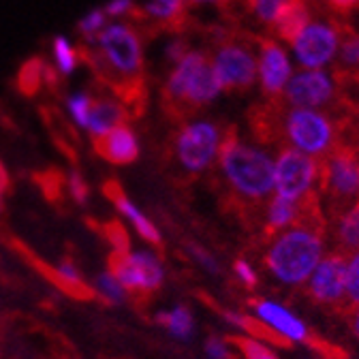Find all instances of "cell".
Returning <instances> with one entry per match:
<instances>
[{"mask_svg":"<svg viewBox=\"0 0 359 359\" xmlns=\"http://www.w3.org/2000/svg\"><path fill=\"white\" fill-rule=\"evenodd\" d=\"M325 257L323 231L317 222L299 220L291 229L276 233L265 250L267 272L287 287L306 285Z\"/></svg>","mask_w":359,"mask_h":359,"instance_id":"1","label":"cell"},{"mask_svg":"<svg viewBox=\"0 0 359 359\" xmlns=\"http://www.w3.org/2000/svg\"><path fill=\"white\" fill-rule=\"evenodd\" d=\"M218 167L224 182L244 201H263L274 195V158L259 146L236 137L224 142Z\"/></svg>","mask_w":359,"mask_h":359,"instance_id":"2","label":"cell"},{"mask_svg":"<svg viewBox=\"0 0 359 359\" xmlns=\"http://www.w3.org/2000/svg\"><path fill=\"white\" fill-rule=\"evenodd\" d=\"M88 48L90 58L105 77L137 86L144 73V45L140 32L128 22H109Z\"/></svg>","mask_w":359,"mask_h":359,"instance_id":"3","label":"cell"},{"mask_svg":"<svg viewBox=\"0 0 359 359\" xmlns=\"http://www.w3.org/2000/svg\"><path fill=\"white\" fill-rule=\"evenodd\" d=\"M278 130L287 148L312 158L327 156L330 152H334L338 140V122L334 114L289 107L285 103L278 116Z\"/></svg>","mask_w":359,"mask_h":359,"instance_id":"4","label":"cell"},{"mask_svg":"<svg viewBox=\"0 0 359 359\" xmlns=\"http://www.w3.org/2000/svg\"><path fill=\"white\" fill-rule=\"evenodd\" d=\"M220 93L224 90L212 69L210 56L199 50H189L182 60L175 62L165 83L167 99L187 109L210 105Z\"/></svg>","mask_w":359,"mask_h":359,"instance_id":"5","label":"cell"},{"mask_svg":"<svg viewBox=\"0 0 359 359\" xmlns=\"http://www.w3.org/2000/svg\"><path fill=\"white\" fill-rule=\"evenodd\" d=\"M216 48L210 56L222 90H246L257 81V39L218 30Z\"/></svg>","mask_w":359,"mask_h":359,"instance_id":"6","label":"cell"},{"mask_svg":"<svg viewBox=\"0 0 359 359\" xmlns=\"http://www.w3.org/2000/svg\"><path fill=\"white\" fill-rule=\"evenodd\" d=\"M342 26L330 18H310V22L289 41V52L299 69H330L336 62Z\"/></svg>","mask_w":359,"mask_h":359,"instance_id":"7","label":"cell"},{"mask_svg":"<svg viewBox=\"0 0 359 359\" xmlns=\"http://www.w3.org/2000/svg\"><path fill=\"white\" fill-rule=\"evenodd\" d=\"M227 135L212 120H191L175 135V158L189 173H201L218 163Z\"/></svg>","mask_w":359,"mask_h":359,"instance_id":"8","label":"cell"},{"mask_svg":"<svg viewBox=\"0 0 359 359\" xmlns=\"http://www.w3.org/2000/svg\"><path fill=\"white\" fill-rule=\"evenodd\" d=\"M321 182V165L317 158L291 148H283L274 158V195L306 203Z\"/></svg>","mask_w":359,"mask_h":359,"instance_id":"9","label":"cell"},{"mask_svg":"<svg viewBox=\"0 0 359 359\" xmlns=\"http://www.w3.org/2000/svg\"><path fill=\"white\" fill-rule=\"evenodd\" d=\"M340 79L330 69H295L280 101L289 107L327 111L336 105Z\"/></svg>","mask_w":359,"mask_h":359,"instance_id":"10","label":"cell"},{"mask_svg":"<svg viewBox=\"0 0 359 359\" xmlns=\"http://www.w3.org/2000/svg\"><path fill=\"white\" fill-rule=\"evenodd\" d=\"M109 269L128 295H150L165 283V265L152 250H120Z\"/></svg>","mask_w":359,"mask_h":359,"instance_id":"11","label":"cell"},{"mask_svg":"<svg viewBox=\"0 0 359 359\" xmlns=\"http://www.w3.org/2000/svg\"><path fill=\"white\" fill-rule=\"evenodd\" d=\"M321 187L327 199L342 208V212L359 201V154L348 148L330 152L321 167Z\"/></svg>","mask_w":359,"mask_h":359,"instance_id":"12","label":"cell"},{"mask_svg":"<svg viewBox=\"0 0 359 359\" xmlns=\"http://www.w3.org/2000/svg\"><path fill=\"white\" fill-rule=\"evenodd\" d=\"M295 73V62L278 39H257V81L263 95L280 99Z\"/></svg>","mask_w":359,"mask_h":359,"instance_id":"13","label":"cell"},{"mask_svg":"<svg viewBox=\"0 0 359 359\" xmlns=\"http://www.w3.org/2000/svg\"><path fill=\"white\" fill-rule=\"evenodd\" d=\"M306 289L314 302L325 306L346 302V257L340 252L325 255L308 278Z\"/></svg>","mask_w":359,"mask_h":359,"instance_id":"14","label":"cell"},{"mask_svg":"<svg viewBox=\"0 0 359 359\" xmlns=\"http://www.w3.org/2000/svg\"><path fill=\"white\" fill-rule=\"evenodd\" d=\"M252 312H255V319L272 334H276L278 338L289 340V342H306L308 338L306 323L280 302L257 299L252 304Z\"/></svg>","mask_w":359,"mask_h":359,"instance_id":"15","label":"cell"},{"mask_svg":"<svg viewBox=\"0 0 359 359\" xmlns=\"http://www.w3.org/2000/svg\"><path fill=\"white\" fill-rule=\"evenodd\" d=\"M97 152L111 165H128L140 156V137L128 124H120L118 128L109 130L105 137L95 142Z\"/></svg>","mask_w":359,"mask_h":359,"instance_id":"16","label":"cell"},{"mask_svg":"<svg viewBox=\"0 0 359 359\" xmlns=\"http://www.w3.org/2000/svg\"><path fill=\"white\" fill-rule=\"evenodd\" d=\"M124 118H126V111L118 99H95L93 111H90V118L83 130L97 142L105 137L109 130L118 128L120 124H126Z\"/></svg>","mask_w":359,"mask_h":359,"instance_id":"17","label":"cell"},{"mask_svg":"<svg viewBox=\"0 0 359 359\" xmlns=\"http://www.w3.org/2000/svg\"><path fill=\"white\" fill-rule=\"evenodd\" d=\"M304 216V203H295L283 197L272 195L267 199L265 205V224L269 231L280 233L291 229L293 224H297Z\"/></svg>","mask_w":359,"mask_h":359,"instance_id":"18","label":"cell"},{"mask_svg":"<svg viewBox=\"0 0 359 359\" xmlns=\"http://www.w3.org/2000/svg\"><path fill=\"white\" fill-rule=\"evenodd\" d=\"M114 203L118 208V212L126 218V222L133 227V231L137 233L142 240H146L148 244H158L161 242V231L154 224V220H150L142 208H137V203H133L124 193H114Z\"/></svg>","mask_w":359,"mask_h":359,"instance_id":"19","label":"cell"},{"mask_svg":"<svg viewBox=\"0 0 359 359\" xmlns=\"http://www.w3.org/2000/svg\"><path fill=\"white\" fill-rule=\"evenodd\" d=\"M334 73L338 79L346 77H359V30L355 28H342L340 50L334 62Z\"/></svg>","mask_w":359,"mask_h":359,"instance_id":"20","label":"cell"},{"mask_svg":"<svg viewBox=\"0 0 359 359\" xmlns=\"http://www.w3.org/2000/svg\"><path fill=\"white\" fill-rule=\"evenodd\" d=\"M156 323L177 340H189L195 334V317L191 308L177 304L167 310L156 312Z\"/></svg>","mask_w":359,"mask_h":359,"instance_id":"21","label":"cell"},{"mask_svg":"<svg viewBox=\"0 0 359 359\" xmlns=\"http://www.w3.org/2000/svg\"><path fill=\"white\" fill-rule=\"evenodd\" d=\"M79 50L71 43L69 36L65 34H58L52 39V62H54V73L60 75V77H69L77 71L79 67Z\"/></svg>","mask_w":359,"mask_h":359,"instance_id":"22","label":"cell"},{"mask_svg":"<svg viewBox=\"0 0 359 359\" xmlns=\"http://www.w3.org/2000/svg\"><path fill=\"white\" fill-rule=\"evenodd\" d=\"M336 242L344 252L359 248V201L346 208L336 222Z\"/></svg>","mask_w":359,"mask_h":359,"instance_id":"23","label":"cell"},{"mask_svg":"<svg viewBox=\"0 0 359 359\" xmlns=\"http://www.w3.org/2000/svg\"><path fill=\"white\" fill-rule=\"evenodd\" d=\"M189 0H148L144 5V15L161 26H173L182 20Z\"/></svg>","mask_w":359,"mask_h":359,"instance_id":"24","label":"cell"},{"mask_svg":"<svg viewBox=\"0 0 359 359\" xmlns=\"http://www.w3.org/2000/svg\"><path fill=\"white\" fill-rule=\"evenodd\" d=\"M310 18H312V11H310V7L308 5H299V3H293L287 11H285V15L278 20V24L274 26V34H276V39L278 41H285V43H289L308 22H310Z\"/></svg>","mask_w":359,"mask_h":359,"instance_id":"25","label":"cell"},{"mask_svg":"<svg viewBox=\"0 0 359 359\" xmlns=\"http://www.w3.org/2000/svg\"><path fill=\"white\" fill-rule=\"evenodd\" d=\"M45 75H54V69L50 65H45L41 58H30L28 62H24L18 73V83L22 88V93L34 95L45 81Z\"/></svg>","mask_w":359,"mask_h":359,"instance_id":"26","label":"cell"},{"mask_svg":"<svg viewBox=\"0 0 359 359\" xmlns=\"http://www.w3.org/2000/svg\"><path fill=\"white\" fill-rule=\"evenodd\" d=\"M291 5H293V0H255L248 9L261 26L274 30V26L278 24V20L285 15V11Z\"/></svg>","mask_w":359,"mask_h":359,"instance_id":"27","label":"cell"},{"mask_svg":"<svg viewBox=\"0 0 359 359\" xmlns=\"http://www.w3.org/2000/svg\"><path fill=\"white\" fill-rule=\"evenodd\" d=\"M93 105H95V97L88 93V90H75L71 93L65 101V107H67V116L69 120L77 126V128H86V122L90 118V111H93Z\"/></svg>","mask_w":359,"mask_h":359,"instance_id":"28","label":"cell"},{"mask_svg":"<svg viewBox=\"0 0 359 359\" xmlns=\"http://www.w3.org/2000/svg\"><path fill=\"white\" fill-rule=\"evenodd\" d=\"M107 24H109V18H107V13L103 11V7H95V9L86 11V13L79 18L75 30H77V34L86 41V45H90V43H93V41L103 32V28H105Z\"/></svg>","mask_w":359,"mask_h":359,"instance_id":"29","label":"cell"},{"mask_svg":"<svg viewBox=\"0 0 359 359\" xmlns=\"http://www.w3.org/2000/svg\"><path fill=\"white\" fill-rule=\"evenodd\" d=\"M95 293L105 299L107 304H124L128 299V293L126 289L120 285V280L114 276L111 269H107V272L99 274L97 280H95Z\"/></svg>","mask_w":359,"mask_h":359,"instance_id":"30","label":"cell"},{"mask_svg":"<svg viewBox=\"0 0 359 359\" xmlns=\"http://www.w3.org/2000/svg\"><path fill=\"white\" fill-rule=\"evenodd\" d=\"M54 276L60 280L62 287H67L69 291H79L83 289V278H81V272L79 267L71 261V259H65L60 261L56 267H54Z\"/></svg>","mask_w":359,"mask_h":359,"instance_id":"31","label":"cell"},{"mask_svg":"<svg viewBox=\"0 0 359 359\" xmlns=\"http://www.w3.org/2000/svg\"><path fill=\"white\" fill-rule=\"evenodd\" d=\"M346 302L359 306V248L346 257Z\"/></svg>","mask_w":359,"mask_h":359,"instance_id":"32","label":"cell"},{"mask_svg":"<svg viewBox=\"0 0 359 359\" xmlns=\"http://www.w3.org/2000/svg\"><path fill=\"white\" fill-rule=\"evenodd\" d=\"M238 348L242 351V357L244 359H280L265 342H261L257 338H248V336L240 338Z\"/></svg>","mask_w":359,"mask_h":359,"instance_id":"33","label":"cell"},{"mask_svg":"<svg viewBox=\"0 0 359 359\" xmlns=\"http://www.w3.org/2000/svg\"><path fill=\"white\" fill-rule=\"evenodd\" d=\"M103 11L107 13L109 22H124L133 13H137V5H135V0H107Z\"/></svg>","mask_w":359,"mask_h":359,"instance_id":"34","label":"cell"},{"mask_svg":"<svg viewBox=\"0 0 359 359\" xmlns=\"http://www.w3.org/2000/svg\"><path fill=\"white\" fill-rule=\"evenodd\" d=\"M205 353L210 359H233V348L222 338H210L205 342Z\"/></svg>","mask_w":359,"mask_h":359,"instance_id":"35","label":"cell"},{"mask_svg":"<svg viewBox=\"0 0 359 359\" xmlns=\"http://www.w3.org/2000/svg\"><path fill=\"white\" fill-rule=\"evenodd\" d=\"M69 195L77 203H86L88 201V184H86V180L81 177L79 171H73L69 175Z\"/></svg>","mask_w":359,"mask_h":359,"instance_id":"36","label":"cell"},{"mask_svg":"<svg viewBox=\"0 0 359 359\" xmlns=\"http://www.w3.org/2000/svg\"><path fill=\"white\" fill-rule=\"evenodd\" d=\"M233 272H236L238 280H240L244 287H255V285L259 283V276H257V272H255V267H252L248 261H244V259L236 261Z\"/></svg>","mask_w":359,"mask_h":359,"instance_id":"37","label":"cell"},{"mask_svg":"<svg viewBox=\"0 0 359 359\" xmlns=\"http://www.w3.org/2000/svg\"><path fill=\"white\" fill-rule=\"evenodd\" d=\"M189 252H191V257L205 269V272H210V274H216V272H218V263H216V259H214L205 248L191 244V246H189Z\"/></svg>","mask_w":359,"mask_h":359,"instance_id":"38","label":"cell"},{"mask_svg":"<svg viewBox=\"0 0 359 359\" xmlns=\"http://www.w3.org/2000/svg\"><path fill=\"white\" fill-rule=\"evenodd\" d=\"M327 7L336 13H351L355 9H359V0H325Z\"/></svg>","mask_w":359,"mask_h":359,"instance_id":"39","label":"cell"},{"mask_svg":"<svg viewBox=\"0 0 359 359\" xmlns=\"http://www.w3.org/2000/svg\"><path fill=\"white\" fill-rule=\"evenodd\" d=\"M224 319H227V323H231L233 327H238V330H242V332H246V330H250L252 325H250V319H246L244 314H240V312H224Z\"/></svg>","mask_w":359,"mask_h":359,"instance_id":"40","label":"cell"},{"mask_svg":"<svg viewBox=\"0 0 359 359\" xmlns=\"http://www.w3.org/2000/svg\"><path fill=\"white\" fill-rule=\"evenodd\" d=\"M5 189H7V175H5V169H3V165H0V203H3Z\"/></svg>","mask_w":359,"mask_h":359,"instance_id":"41","label":"cell"},{"mask_svg":"<svg viewBox=\"0 0 359 359\" xmlns=\"http://www.w3.org/2000/svg\"><path fill=\"white\" fill-rule=\"evenodd\" d=\"M227 0H189V5H222Z\"/></svg>","mask_w":359,"mask_h":359,"instance_id":"42","label":"cell"},{"mask_svg":"<svg viewBox=\"0 0 359 359\" xmlns=\"http://www.w3.org/2000/svg\"><path fill=\"white\" fill-rule=\"evenodd\" d=\"M353 140H355V150L359 154V116H357V120L353 124Z\"/></svg>","mask_w":359,"mask_h":359,"instance_id":"43","label":"cell"},{"mask_svg":"<svg viewBox=\"0 0 359 359\" xmlns=\"http://www.w3.org/2000/svg\"><path fill=\"white\" fill-rule=\"evenodd\" d=\"M353 332L359 338V306H355V312H353Z\"/></svg>","mask_w":359,"mask_h":359,"instance_id":"44","label":"cell"},{"mask_svg":"<svg viewBox=\"0 0 359 359\" xmlns=\"http://www.w3.org/2000/svg\"><path fill=\"white\" fill-rule=\"evenodd\" d=\"M293 3H299V5H310V3H314V0H293Z\"/></svg>","mask_w":359,"mask_h":359,"instance_id":"45","label":"cell"},{"mask_svg":"<svg viewBox=\"0 0 359 359\" xmlns=\"http://www.w3.org/2000/svg\"><path fill=\"white\" fill-rule=\"evenodd\" d=\"M244 3H246V5H248V7H250V5H252V3H255V0H244Z\"/></svg>","mask_w":359,"mask_h":359,"instance_id":"46","label":"cell"}]
</instances>
